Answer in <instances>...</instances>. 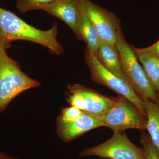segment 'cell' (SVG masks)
I'll list each match as a JSON object with an SVG mask.
<instances>
[{
  "label": "cell",
  "instance_id": "6da1fadb",
  "mask_svg": "<svg viewBox=\"0 0 159 159\" xmlns=\"http://www.w3.org/2000/svg\"><path fill=\"white\" fill-rule=\"evenodd\" d=\"M57 32L56 23L49 30H41L0 7V39L9 45L14 41H28L44 46L51 54L61 55L64 53V48L57 41Z\"/></svg>",
  "mask_w": 159,
  "mask_h": 159
},
{
  "label": "cell",
  "instance_id": "7a4b0ae2",
  "mask_svg": "<svg viewBox=\"0 0 159 159\" xmlns=\"http://www.w3.org/2000/svg\"><path fill=\"white\" fill-rule=\"evenodd\" d=\"M10 46L0 39V114L20 94L40 85L38 80L24 73L18 63L7 55L6 50Z\"/></svg>",
  "mask_w": 159,
  "mask_h": 159
},
{
  "label": "cell",
  "instance_id": "3957f363",
  "mask_svg": "<svg viewBox=\"0 0 159 159\" xmlns=\"http://www.w3.org/2000/svg\"><path fill=\"white\" fill-rule=\"evenodd\" d=\"M116 46L120 57L122 73L126 81L141 97L159 104V98L148 81L136 55L119 29Z\"/></svg>",
  "mask_w": 159,
  "mask_h": 159
},
{
  "label": "cell",
  "instance_id": "277c9868",
  "mask_svg": "<svg viewBox=\"0 0 159 159\" xmlns=\"http://www.w3.org/2000/svg\"><path fill=\"white\" fill-rule=\"evenodd\" d=\"M84 54L85 62L89 69L93 81L105 86L120 96L125 97L147 116L144 102L128 83L106 69L99 62L93 52L86 48Z\"/></svg>",
  "mask_w": 159,
  "mask_h": 159
},
{
  "label": "cell",
  "instance_id": "5b68a950",
  "mask_svg": "<svg viewBox=\"0 0 159 159\" xmlns=\"http://www.w3.org/2000/svg\"><path fill=\"white\" fill-rule=\"evenodd\" d=\"M105 125L115 132H124L129 129L141 131L146 130L147 116L132 102L122 96L116 97L112 107L99 118Z\"/></svg>",
  "mask_w": 159,
  "mask_h": 159
},
{
  "label": "cell",
  "instance_id": "8992f818",
  "mask_svg": "<svg viewBox=\"0 0 159 159\" xmlns=\"http://www.w3.org/2000/svg\"><path fill=\"white\" fill-rule=\"evenodd\" d=\"M99 157L107 159H145L143 148L134 145L124 132H115L107 141L82 151L80 157Z\"/></svg>",
  "mask_w": 159,
  "mask_h": 159
},
{
  "label": "cell",
  "instance_id": "52a82bcc",
  "mask_svg": "<svg viewBox=\"0 0 159 159\" xmlns=\"http://www.w3.org/2000/svg\"><path fill=\"white\" fill-rule=\"evenodd\" d=\"M83 6L93 24L100 39L116 46L121 22L116 15L91 0H81Z\"/></svg>",
  "mask_w": 159,
  "mask_h": 159
},
{
  "label": "cell",
  "instance_id": "ba28073f",
  "mask_svg": "<svg viewBox=\"0 0 159 159\" xmlns=\"http://www.w3.org/2000/svg\"><path fill=\"white\" fill-rule=\"evenodd\" d=\"M67 89L71 94L78 93L84 97L86 102L84 113L92 116L98 118L102 116L116 102V97H106L82 84H69Z\"/></svg>",
  "mask_w": 159,
  "mask_h": 159
},
{
  "label": "cell",
  "instance_id": "9c48e42d",
  "mask_svg": "<svg viewBox=\"0 0 159 159\" xmlns=\"http://www.w3.org/2000/svg\"><path fill=\"white\" fill-rule=\"evenodd\" d=\"M82 9L81 0H58L43 10L65 23L77 36Z\"/></svg>",
  "mask_w": 159,
  "mask_h": 159
},
{
  "label": "cell",
  "instance_id": "30bf717a",
  "mask_svg": "<svg viewBox=\"0 0 159 159\" xmlns=\"http://www.w3.org/2000/svg\"><path fill=\"white\" fill-rule=\"evenodd\" d=\"M102 126L105 127V124L99 118L84 113L74 122L57 121L56 132L63 142H69L92 129Z\"/></svg>",
  "mask_w": 159,
  "mask_h": 159
},
{
  "label": "cell",
  "instance_id": "8fae6325",
  "mask_svg": "<svg viewBox=\"0 0 159 159\" xmlns=\"http://www.w3.org/2000/svg\"><path fill=\"white\" fill-rule=\"evenodd\" d=\"M96 56L106 69L127 82L122 73L119 52L116 46L100 39Z\"/></svg>",
  "mask_w": 159,
  "mask_h": 159
},
{
  "label": "cell",
  "instance_id": "7c38bea8",
  "mask_svg": "<svg viewBox=\"0 0 159 159\" xmlns=\"http://www.w3.org/2000/svg\"><path fill=\"white\" fill-rule=\"evenodd\" d=\"M77 37L78 39L83 41L86 45V48L93 52L97 55L100 38L96 28L87 14L83 5L82 11L77 28Z\"/></svg>",
  "mask_w": 159,
  "mask_h": 159
},
{
  "label": "cell",
  "instance_id": "4fadbf2b",
  "mask_svg": "<svg viewBox=\"0 0 159 159\" xmlns=\"http://www.w3.org/2000/svg\"><path fill=\"white\" fill-rule=\"evenodd\" d=\"M148 81L159 98V58L131 46Z\"/></svg>",
  "mask_w": 159,
  "mask_h": 159
},
{
  "label": "cell",
  "instance_id": "5bb4252c",
  "mask_svg": "<svg viewBox=\"0 0 159 159\" xmlns=\"http://www.w3.org/2000/svg\"><path fill=\"white\" fill-rule=\"evenodd\" d=\"M147 114L146 130L159 153V104L146 98H142Z\"/></svg>",
  "mask_w": 159,
  "mask_h": 159
},
{
  "label": "cell",
  "instance_id": "9a60e30c",
  "mask_svg": "<svg viewBox=\"0 0 159 159\" xmlns=\"http://www.w3.org/2000/svg\"><path fill=\"white\" fill-rule=\"evenodd\" d=\"M58 0H17L16 7L20 12L25 14L33 10H43L44 8Z\"/></svg>",
  "mask_w": 159,
  "mask_h": 159
},
{
  "label": "cell",
  "instance_id": "2e32d148",
  "mask_svg": "<svg viewBox=\"0 0 159 159\" xmlns=\"http://www.w3.org/2000/svg\"><path fill=\"white\" fill-rule=\"evenodd\" d=\"M140 141L145 152V159H159L158 151L148 134L142 131Z\"/></svg>",
  "mask_w": 159,
  "mask_h": 159
},
{
  "label": "cell",
  "instance_id": "e0dca14e",
  "mask_svg": "<svg viewBox=\"0 0 159 159\" xmlns=\"http://www.w3.org/2000/svg\"><path fill=\"white\" fill-rule=\"evenodd\" d=\"M84 113V112L74 107L71 106L63 108L57 119V121L62 122H74L79 119Z\"/></svg>",
  "mask_w": 159,
  "mask_h": 159
},
{
  "label": "cell",
  "instance_id": "ac0fdd59",
  "mask_svg": "<svg viewBox=\"0 0 159 159\" xmlns=\"http://www.w3.org/2000/svg\"><path fill=\"white\" fill-rule=\"evenodd\" d=\"M68 102L72 107H76L82 111L86 110V102L84 97L80 94L72 93L67 99Z\"/></svg>",
  "mask_w": 159,
  "mask_h": 159
},
{
  "label": "cell",
  "instance_id": "d6986e66",
  "mask_svg": "<svg viewBox=\"0 0 159 159\" xmlns=\"http://www.w3.org/2000/svg\"><path fill=\"white\" fill-rule=\"evenodd\" d=\"M139 49L141 51L152 54L159 58V40L149 47Z\"/></svg>",
  "mask_w": 159,
  "mask_h": 159
},
{
  "label": "cell",
  "instance_id": "ffe728a7",
  "mask_svg": "<svg viewBox=\"0 0 159 159\" xmlns=\"http://www.w3.org/2000/svg\"><path fill=\"white\" fill-rule=\"evenodd\" d=\"M0 159H19L0 151Z\"/></svg>",
  "mask_w": 159,
  "mask_h": 159
},
{
  "label": "cell",
  "instance_id": "44dd1931",
  "mask_svg": "<svg viewBox=\"0 0 159 159\" xmlns=\"http://www.w3.org/2000/svg\"><path fill=\"white\" fill-rule=\"evenodd\" d=\"M100 159H105V158H101Z\"/></svg>",
  "mask_w": 159,
  "mask_h": 159
}]
</instances>
